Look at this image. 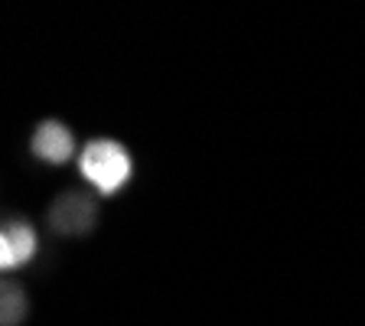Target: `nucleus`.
Here are the masks:
<instances>
[{"label": "nucleus", "instance_id": "nucleus-1", "mask_svg": "<svg viewBox=\"0 0 365 326\" xmlns=\"http://www.w3.org/2000/svg\"><path fill=\"white\" fill-rule=\"evenodd\" d=\"M78 170L91 183V190L101 196H114L130 183L134 173V160H130L128 147L111 141V137H95L82 147L78 153Z\"/></svg>", "mask_w": 365, "mask_h": 326}, {"label": "nucleus", "instance_id": "nucleus-2", "mask_svg": "<svg viewBox=\"0 0 365 326\" xmlns=\"http://www.w3.org/2000/svg\"><path fill=\"white\" fill-rule=\"evenodd\" d=\"M98 222V209L85 193H62L49 205V225L59 235H85Z\"/></svg>", "mask_w": 365, "mask_h": 326}, {"label": "nucleus", "instance_id": "nucleus-3", "mask_svg": "<svg viewBox=\"0 0 365 326\" xmlns=\"http://www.w3.org/2000/svg\"><path fill=\"white\" fill-rule=\"evenodd\" d=\"M36 232L26 222L0 225V274L16 271L36 255Z\"/></svg>", "mask_w": 365, "mask_h": 326}, {"label": "nucleus", "instance_id": "nucleus-4", "mask_svg": "<svg viewBox=\"0 0 365 326\" xmlns=\"http://www.w3.org/2000/svg\"><path fill=\"white\" fill-rule=\"evenodd\" d=\"M33 153L43 163H68L76 157V137L66 124L59 121H43L33 134Z\"/></svg>", "mask_w": 365, "mask_h": 326}, {"label": "nucleus", "instance_id": "nucleus-5", "mask_svg": "<svg viewBox=\"0 0 365 326\" xmlns=\"http://www.w3.org/2000/svg\"><path fill=\"white\" fill-rule=\"evenodd\" d=\"M26 290L10 277H0V326H20L26 320Z\"/></svg>", "mask_w": 365, "mask_h": 326}]
</instances>
